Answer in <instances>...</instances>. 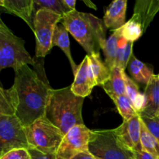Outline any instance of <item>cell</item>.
Instances as JSON below:
<instances>
[{
    "label": "cell",
    "mask_w": 159,
    "mask_h": 159,
    "mask_svg": "<svg viewBox=\"0 0 159 159\" xmlns=\"http://www.w3.org/2000/svg\"><path fill=\"white\" fill-rule=\"evenodd\" d=\"M146 99L145 108L141 113L150 116H156L159 110V79L158 75H154L146 85L144 90Z\"/></svg>",
    "instance_id": "obj_15"
},
{
    "label": "cell",
    "mask_w": 159,
    "mask_h": 159,
    "mask_svg": "<svg viewBox=\"0 0 159 159\" xmlns=\"http://www.w3.org/2000/svg\"><path fill=\"white\" fill-rule=\"evenodd\" d=\"M124 78L126 85V95L128 96V98L130 99L132 103H133L135 99L141 93H140L139 87L137 85L136 82L133 79H130L129 76H127V75L125 72L124 73Z\"/></svg>",
    "instance_id": "obj_28"
},
{
    "label": "cell",
    "mask_w": 159,
    "mask_h": 159,
    "mask_svg": "<svg viewBox=\"0 0 159 159\" xmlns=\"http://www.w3.org/2000/svg\"><path fill=\"white\" fill-rule=\"evenodd\" d=\"M143 34L144 31L142 26L134 17H131V19L121 27L122 38L125 39L127 41L134 42L135 40H138Z\"/></svg>",
    "instance_id": "obj_26"
},
{
    "label": "cell",
    "mask_w": 159,
    "mask_h": 159,
    "mask_svg": "<svg viewBox=\"0 0 159 159\" xmlns=\"http://www.w3.org/2000/svg\"><path fill=\"white\" fill-rule=\"evenodd\" d=\"M15 148L29 149L25 129L16 115L0 118V157Z\"/></svg>",
    "instance_id": "obj_8"
},
{
    "label": "cell",
    "mask_w": 159,
    "mask_h": 159,
    "mask_svg": "<svg viewBox=\"0 0 159 159\" xmlns=\"http://www.w3.org/2000/svg\"><path fill=\"white\" fill-rule=\"evenodd\" d=\"M60 23L65 25L87 55L99 54V49H103L107 41L105 25L94 15L75 9L63 16Z\"/></svg>",
    "instance_id": "obj_3"
},
{
    "label": "cell",
    "mask_w": 159,
    "mask_h": 159,
    "mask_svg": "<svg viewBox=\"0 0 159 159\" xmlns=\"http://www.w3.org/2000/svg\"><path fill=\"white\" fill-rule=\"evenodd\" d=\"M84 2H85V4H89V7H91V8H93V9H96V6H95V5L93 4V2H90V1H84Z\"/></svg>",
    "instance_id": "obj_34"
},
{
    "label": "cell",
    "mask_w": 159,
    "mask_h": 159,
    "mask_svg": "<svg viewBox=\"0 0 159 159\" xmlns=\"http://www.w3.org/2000/svg\"><path fill=\"white\" fill-rule=\"evenodd\" d=\"M84 99L75 96L71 86L52 89L47 102L45 116L65 135L74 126L84 124L82 116Z\"/></svg>",
    "instance_id": "obj_2"
},
{
    "label": "cell",
    "mask_w": 159,
    "mask_h": 159,
    "mask_svg": "<svg viewBox=\"0 0 159 159\" xmlns=\"http://www.w3.org/2000/svg\"><path fill=\"white\" fill-rule=\"evenodd\" d=\"M24 129L29 149L46 154H56L65 136L45 115Z\"/></svg>",
    "instance_id": "obj_5"
},
{
    "label": "cell",
    "mask_w": 159,
    "mask_h": 159,
    "mask_svg": "<svg viewBox=\"0 0 159 159\" xmlns=\"http://www.w3.org/2000/svg\"><path fill=\"white\" fill-rule=\"evenodd\" d=\"M158 11L159 0H138L132 17L139 22L144 33Z\"/></svg>",
    "instance_id": "obj_13"
},
{
    "label": "cell",
    "mask_w": 159,
    "mask_h": 159,
    "mask_svg": "<svg viewBox=\"0 0 159 159\" xmlns=\"http://www.w3.org/2000/svg\"><path fill=\"white\" fill-rule=\"evenodd\" d=\"M141 119V118H140ZM141 144L143 151L159 159V142L152 135L141 120Z\"/></svg>",
    "instance_id": "obj_23"
},
{
    "label": "cell",
    "mask_w": 159,
    "mask_h": 159,
    "mask_svg": "<svg viewBox=\"0 0 159 159\" xmlns=\"http://www.w3.org/2000/svg\"><path fill=\"white\" fill-rule=\"evenodd\" d=\"M62 16L42 9L34 14V33L36 37V57L43 58L52 49L54 29L61 22Z\"/></svg>",
    "instance_id": "obj_7"
},
{
    "label": "cell",
    "mask_w": 159,
    "mask_h": 159,
    "mask_svg": "<svg viewBox=\"0 0 159 159\" xmlns=\"http://www.w3.org/2000/svg\"><path fill=\"white\" fill-rule=\"evenodd\" d=\"M24 40L16 36L0 16V66L2 69L13 68L14 71L26 65H35V61L27 52Z\"/></svg>",
    "instance_id": "obj_4"
},
{
    "label": "cell",
    "mask_w": 159,
    "mask_h": 159,
    "mask_svg": "<svg viewBox=\"0 0 159 159\" xmlns=\"http://www.w3.org/2000/svg\"><path fill=\"white\" fill-rule=\"evenodd\" d=\"M90 130L85 124L75 125L70 129L56 152L57 158L71 159L79 154L89 152Z\"/></svg>",
    "instance_id": "obj_9"
},
{
    "label": "cell",
    "mask_w": 159,
    "mask_h": 159,
    "mask_svg": "<svg viewBox=\"0 0 159 159\" xmlns=\"http://www.w3.org/2000/svg\"><path fill=\"white\" fill-rule=\"evenodd\" d=\"M113 31V34L107 40L105 46L102 49L104 54L106 56L105 64L110 71L115 67L116 52H117L118 48V41L120 40V39L122 38L121 28Z\"/></svg>",
    "instance_id": "obj_21"
},
{
    "label": "cell",
    "mask_w": 159,
    "mask_h": 159,
    "mask_svg": "<svg viewBox=\"0 0 159 159\" xmlns=\"http://www.w3.org/2000/svg\"><path fill=\"white\" fill-rule=\"evenodd\" d=\"M57 159H60V158H57ZM71 159H96V158H94V157H93L89 152H82V153L79 154V155H77L76 156H75L74 158H72Z\"/></svg>",
    "instance_id": "obj_32"
},
{
    "label": "cell",
    "mask_w": 159,
    "mask_h": 159,
    "mask_svg": "<svg viewBox=\"0 0 159 159\" xmlns=\"http://www.w3.org/2000/svg\"><path fill=\"white\" fill-rule=\"evenodd\" d=\"M15 72L12 86L18 96L16 116L24 127L45 115L47 102L52 89L46 78L40 76L28 65Z\"/></svg>",
    "instance_id": "obj_1"
},
{
    "label": "cell",
    "mask_w": 159,
    "mask_h": 159,
    "mask_svg": "<svg viewBox=\"0 0 159 159\" xmlns=\"http://www.w3.org/2000/svg\"><path fill=\"white\" fill-rule=\"evenodd\" d=\"M127 4V0H115L110 3L104 15L106 27L115 30L125 24Z\"/></svg>",
    "instance_id": "obj_14"
},
{
    "label": "cell",
    "mask_w": 159,
    "mask_h": 159,
    "mask_svg": "<svg viewBox=\"0 0 159 159\" xmlns=\"http://www.w3.org/2000/svg\"><path fill=\"white\" fill-rule=\"evenodd\" d=\"M127 68H128L129 72L131 75L134 80L146 85L155 75L152 68L136 58L134 54H132L130 58Z\"/></svg>",
    "instance_id": "obj_19"
},
{
    "label": "cell",
    "mask_w": 159,
    "mask_h": 159,
    "mask_svg": "<svg viewBox=\"0 0 159 159\" xmlns=\"http://www.w3.org/2000/svg\"><path fill=\"white\" fill-rule=\"evenodd\" d=\"M29 152L31 159H57L56 154L43 153L35 149H29Z\"/></svg>",
    "instance_id": "obj_30"
},
{
    "label": "cell",
    "mask_w": 159,
    "mask_h": 159,
    "mask_svg": "<svg viewBox=\"0 0 159 159\" xmlns=\"http://www.w3.org/2000/svg\"><path fill=\"white\" fill-rule=\"evenodd\" d=\"M156 117H158V119H159V110H158V113H157V115H156Z\"/></svg>",
    "instance_id": "obj_37"
},
{
    "label": "cell",
    "mask_w": 159,
    "mask_h": 159,
    "mask_svg": "<svg viewBox=\"0 0 159 159\" xmlns=\"http://www.w3.org/2000/svg\"><path fill=\"white\" fill-rule=\"evenodd\" d=\"M34 5L35 12L39 9H45L63 17L65 14L71 12V10L64 4L63 0H34Z\"/></svg>",
    "instance_id": "obj_25"
},
{
    "label": "cell",
    "mask_w": 159,
    "mask_h": 159,
    "mask_svg": "<svg viewBox=\"0 0 159 159\" xmlns=\"http://www.w3.org/2000/svg\"><path fill=\"white\" fill-rule=\"evenodd\" d=\"M94 77L89 65V57L86 55L78 66L75 74V79L71 89L75 96L85 98L89 96L93 89L96 86Z\"/></svg>",
    "instance_id": "obj_11"
},
{
    "label": "cell",
    "mask_w": 159,
    "mask_h": 159,
    "mask_svg": "<svg viewBox=\"0 0 159 159\" xmlns=\"http://www.w3.org/2000/svg\"><path fill=\"white\" fill-rule=\"evenodd\" d=\"M115 133L123 145L133 152L143 151L141 144V119L138 114L115 128Z\"/></svg>",
    "instance_id": "obj_10"
},
{
    "label": "cell",
    "mask_w": 159,
    "mask_h": 159,
    "mask_svg": "<svg viewBox=\"0 0 159 159\" xmlns=\"http://www.w3.org/2000/svg\"><path fill=\"white\" fill-rule=\"evenodd\" d=\"M158 79H159V74L158 75Z\"/></svg>",
    "instance_id": "obj_38"
},
{
    "label": "cell",
    "mask_w": 159,
    "mask_h": 159,
    "mask_svg": "<svg viewBox=\"0 0 159 159\" xmlns=\"http://www.w3.org/2000/svg\"><path fill=\"white\" fill-rule=\"evenodd\" d=\"M133 43L134 42L127 41L124 38L120 39L118 41L115 66L119 67L125 71L130 58L133 54Z\"/></svg>",
    "instance_id": "obj_22"
},
{
    "label": "cell",
    "mask_w": 159,
    "mask_h": 159,
    "mask_svg": "<svg viewBox=\"0 0 159 159\" xmlns=\"http://www.w3.org/2000/svg\"><path fill=\"white\" fill-rule=\"evenodd\" d=\"M112 100L114 102L116 109L123 117L124 121L128 120L138 114L132 102L126 94L113 98Z\"/></svg>",
    "instance_id": "obj_24"
},
{
    "label": "cell",
    "mask_w": 159,
    "mask_h": 159,
    "mask_svg": "<svg viewBox=\"0 0 159 159\" xmlns=\"http://www.w3.org/2000/svg\"><path fill=\"white\" fill-rule=\"evenodd\" d=\"M3 5V0H0V7H2Z\"/></svg>",
    "instance_id": "obj_35"
},
{
    "label": "cell",
    "mask_w": 159,
    "mask_h": 159,
    "mask_svg": "<svg viewBox=\"0 0 159 159\" xmlns=\"http://www.w3.org/2000/svg\"><path fill=\"white\" fill-rule=\"evenodd\" d=\"M2 68H1V66H0V73H1V71H2ZM0 86H2V82H1V80H0Z\"/></svg>",
    "instance_id": "obj_36"
},
{
    "label": "cell",
    "mask_w": 159,
    "mask_h": 159,
    "mask_svg": "<svg viewBox=\"0 0 159 159\" xmlns=\"http://www.w3.org/2000/svg\"><path fill=\"white\" fill-rule=\"evenodd\" d=\"M0 159H31V156L28 149L15 148L4 154Z\"/></svg>",
    "instance_id": "obj_29"
},
{
    "label": "cell",
    "mask_w": 159,
    "mask_h": 159,
    "mask_svg": "<svg viewBox=\"0 0 159 159\" xmlns=\"http://www.w3.org/2000/svg\"><path fill=\"white\" fill-rule=\"evenodd\" d=\"M89 57V65L96 85L103 86L110 78L111 71L101 60L99 54H95Z\"/></svg>",
    "instance_id": "obj_20"
},
{
    "label": "cell",
    "mask_w": 159,
    "mask_h": 159,
    "mask_svg": "<svg viewBox=\"0 0 159 159\" xmlns=\"http://www.w3.org/2000/svg\"><path fill=\"white\" fill-rule=\"evenodd\" d=\"M124 70L115 66L111 70V75L108 82L102 86L107 94L113 99V98L126 94V85L124 82Z\"/></svg>",
    "instance_id": "obj_17"
},
{
    "label": "cell",
    "mask_w": 159,
    "mask_h": 159,
    "mask_svg": "<svg viewBox=\"0 0 159 159\" xmlns=\"http://www.w3.org/2000/svg\"><path fill=\"white\" fill-rule=\"evenodd\" d=\"M2 8L9 13L20 17L34 31V0H3Z\"/></svg>",
    "instance_id": "obj_12"
},
{
    "label": "cell",
    "mask_w": 159,
    "mask_h": 159,
    "mask_svg": "<svg viewBox=\"0 0 159 159\" xmlns=\"http://www.w3.org/2000/svg\"><path fill=\"white\" fill-rule=\"evenodd\" d=\"M135 159H158L154 155H151L148 152H146L144 151H141V152H134Z\"/></svg>",
    "instance_id": "obj_31"
},
{
    "label": "cell",
    "mask_w": 159,
    "mask_h": 159,
    "mask_svg": "<svg viewBox=\"0 0 159 159\" xmlns=\"http://www.w3.org/2000/svg\"><path fill=\"white\" fill-rule=\"evenodd\" d=\"M63 2L71 11L75 10L76 0H63Z\"/></svg>",
    "instance_id": "obj_33"
},
{
    "label": "cell",
    "mask_w": 159,
    "mask_h": 159,
    "mask_svg": "<svg viewBox=\"0 0 159 159\" xmlns=\"http://www.w3.org/2000/svg\"><path fill=\"white\" fill-rule=\"evenodd\" d=\"M54 46H57L63 51L65 55L68 57V61L71 65L73 74H75L77 71L78 66L75 63L71 54V48H70V40L68 37V31L65 26V25L61 23H57L54 29V34L52 37V48Z\"/></svg>",
    "instance_id": "obj_16"
},
{
    "label": "cell",
    "mask_w": 159,
    "mask_h": 159,
    "mask_svg": "<svg viewBox=\"0 0 159 159\" xmlns=\"http://www.w3.org/2000/svg\"><path fill=\"white\" fill-rule=\"evenodd\" d=\"M89 152L96 159H135L113 130H90Z\"/></svg>",
    "instance_id": "obj_6"
},
{
    "label": "cell",
    "mask_w": 159,
    "mask_h": 159,
    "mask_svg": "<svg viewBox=\"0 0 159 159\" xmlns=\"http://www.w3.org/2000/svg\"><path fill=\"white\" fill-rule=\"evenodd\" d=\"M18 104V96L13 86L8 89L0 86V118L16 115Z\"/></svg>",
    "instance_id": "obj_18"
},
{
    "label": "cell",
    "mask_w": 159,
    "mask_h": 159,
    "mask_svg": "<svg viewBox=\"0 0 159 159\" xmlns=\"http://www.w3.org/2000/svg\"><path fill=\"white\" fill-rule=\"evenodd\" d=\"M140 118L148 131L159 142V119L156 116H150L144 113H139Z\"/></svg>",
    "instance_id": "obj_27"
}]
</instances>
